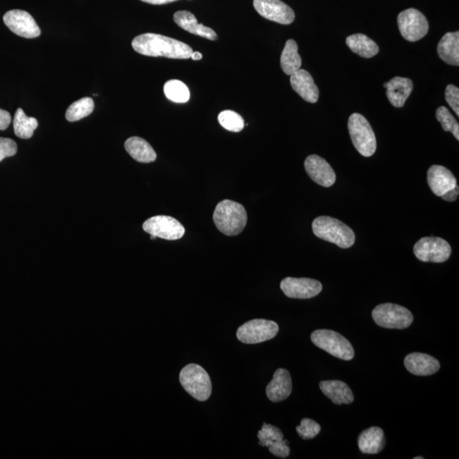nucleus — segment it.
I'll list each match as a JSON object with an SVG mask.
<instances>
[{"mask_svg":"<svg viewBox=\"0 0 459 459\" xmlns=\"http://www.w3.org/2000/svg\"><path fill=\"white\" fill-rule=\"evenodd\" d=\"M132 47L140 55L162 56L171 59H189L193 52L187 44L156 34H144L135 37L132 41Z\"/></svg>","mask_w":459,"mask_h":459,"instance_id":"1","label":"nucleus"},{"mask_svg":"<svg viewBox=\"0 0 459 459\" xmlns=\"http://www.w3.org/2000/svg\"><path fill=\"white\" fill-rule=\"evenodd\" d=\"M214 222L218 230L226 235H237L247 225V214L245 208L237 202L223 200L214 212Z\"/></svg>","mask_w":459,"mask_h":459,"instance_id":"2","label":"nucleus"},{"mask_svg":"<svg viewBox=\"0 0 459 459\" xmlns=\"http://www.w3.org/2000/svg\"><path fill=\"white\" fill-rule=\"evenodd\" d=\"M312 230L318 238L336 244L341 249H349L355 241L354 231L345 223L332 217H317L312 223Z\"/></svg>","mask_w":459,"mask_h":459,"instance_id":"3","label":"nucleus"},{"mask_svg":"<svg viewBox=\"0 0 459 459\" xmlns=\"http://www.w3.org/2000/svg\"><path fill=\"white\" fill-rule=\"evenodd\" d=\"M180 382L185 391L200 402H205L212 393V383L204 367L188 364L180 374Z\"/></svg>","mask_w":459,"mask_h":459,"instance_id":"4","label":"nucleus"},{"mask_svg":"<svg viewBox=\"0 0 459 459\" xmlns=\"http://www.w3.org/2000/svg\"><path fill=\"white\" fill-rule=\"evenodd\" d=\"M348 129L354 147L363 157L373 156L377 149V140L370 123L359 114L350 116Z\"/></svg>","mask_w":459,"mask_h":459,"instance_id":"5","label":"nucleus"},{"mask_svg":"<svg viewBox=\"0 0 459 459\" xmlns=\"http://www.w3.org/2000/svg\"><path fill=\"white\" fill-rule=\"evenodd\" d=\"M314 345L330 355L344 361H350L355 357L353 345L341 333L332 330L319 329L312 333Z\"/></svg>","mask_w":459,"mask_h":459,"instance_id":"6","label":"nucleus"},{"mask_svg":"<svg viewBox=\"0 0 459 459\" xmlns=\"http://www.w3.org/2000/svg\"><path fill=\"white\" fill-rule=\"evenodd\" d=\"M376 324L384 329H405L410 326L413 316L409 310L398 305H379L372 313Z\"/></svg>","mask_w":459,"mask_h":459,"instance_id":"7","label":"nucleus"},{"mask_svg":"<svg viewBox=\"0 0 459 459\" xmlns=\"http://www.w3.org/2000/svg\"><path fill=\"white\" fill-rule=\"evenodd\" d=\"M279 331L276 322L264 319L247 322L237 331V338L244 344H259L275 338Z\"/></svg>","mask_w":459,"mask_h":459,"instance_id":"8","label":"nucleus"},{"mask_svg":"<svg viewBox=\"0 0 459 459\" xmlns=\"http://www.w3.org/2000/svg\"><path fill=\"white\" fill-rule=\"evenodd\" d=\"M417 259L423 262L443 263L450 258L452 247L441 238H423L413 247Z\"/></svg>","mask_w":459,"mask_h":459,"instance_id":"9","label":"nucleus"},{"mask_svg":"<svg viewBox=\"0 0 459 459\" xmlns=\"http://www.w3.org/2000/svg\"><path fill=\"white\" fill-rule=\"evenodd\" d=\"M397 23L400 35L409 42H416L423 39L429 32L427 19L422 12L413 8L400 12Z\"/></svg>","mask_w":459,"mask_h":459,"instance_id":"10","label":"nucleus"},{"mask_svg":"<svg viewBox=\"0 0 459 459\" xmlns=\"http://www.w3.org/2000/svg\"><path fill=\"white\" fill-rule=\"evenodd\" d=\"M143 230L151 235L169 241L180 239L185 235V227L176 219L167 216H157L144 222Z\"/></svg>","mask_w":459,"mask_h":459,"instance_id":"11","label":"nucleus"},{"mask_svg":"<svg viewBox=\"0 0 459 459\" xmlns=\"http://www.w3.org/2000/svg\"><path fill=\"white\" fill-rule=\"evenodd\" d=\"M4 23L16 35L26 39L38 38L41 30L36 20L28 12L12 10L4 16Z\"/></svg>","mask_w":459,"mask_h":459,"instance_id":"12","label":"nucleus"},{"mask_svg":"<svg viewBox=\"0 0 459 459\" xmlns=\"http://www.w3.org/2000/svg\"><path fill=\"white\" fill-rule=\"evenodd\" d=\"M284 295L291 299L307 300L316 297L322 290L319 281L311 279H284L280 284Z\"/></svg>","mask_w":459,"mask_h":459,"instance_id":"13","label":"nucleus"},{"mask_svg":"<svg viewBox=\"0 0 459 459\" xmlns=\"http://www.w3.org/2000/svg\"><path fill=\"white\" fill-rule=\"evenodd\" d=\"M254 7L260 16L271 22L289 25L295 19L292 8L281 0H254Z\"/></svg>","mask_w":459,"mask_h":459,"instance_id":"14","label":"nucleus"},{"mask_svg":"<svg viewBox=\"0 0 459 459\" xmlns=\"http://www.w3.org/2000/svg\"><path fill=\"white\" fill-rule=\"evenodd\" d=\"M306 173L317 184L330 188L336 181V175L331 165L318 155H310L305 161Z\"/></svg>","mask_w":459,"mask_h":459,"instance_id":"15","label":"nucleus"},{"mask_svg":"<svg viewBox=\"0 0 459 459\" xmlns=\"http://www.w3.org/2000/svg\"><path fill=\"white\" fill-rule=\"evenodd\" d=\"M427 180L429 188L437 197L443 196L458 185L453 173L441 165H433L429 169Z\"/></svg>","mask_w":459,"mask_h":459,"instance_id":"16","label":"nucleus"},{"mask_svg":"<svg viewBox=\"0 0 459 459\" xmlns=\"http://www.w3.org/2000/svg\"><path fill=\"white\" fill-rule=\"evenodd\" d=\"M292 388L290 374L286 369H279L275 372L271 381L268 384L267 395L271 402H283L291 395Z\"/></svg>","mask_w":459,"mask_h":459,"instance_id":"17","label":"nucleus"},{"mask_svg":"<svg viewBox=\"0 0 459 459\" xmlns=\"http://www.w3.org/2000/svg\"><path fill=\"white\" fill-rule=\"evenodd\" d=\"M290 84L293 90L305 102L316 103L318 101L319 90H318L311 74L305 70L300 69L292 74Z\"/></svg>","mask_w":459,"mask_h":459,"instance_id":"18","label":"nucleus"},{"mask_svg":"<svg viewBox=\"0 0 459 459\" xmlns=\"http://www.w3.org/2000/svg\"><path fill=\"white\" fill-rule=\"evenodd\" d=\"M408 372L417 376H429L439 371L440 362L432 355L424 353L408 354L404 360Z\"/></svg>","mask_w":459,"mask_h":459,"instance_id":"19","label":"nucleus"},{"mask_svg":"<svg viewBox=\"0 0 459 459\" xmlns=\"http://www.w3.org/2000/svg\"><path fill=\"white\" fill-rule=\"evenodd\" d=\"M173 20L175 23L184 29L185 31L190 32V34L200 36L209 40H217L218 36L216 32L212 28L205 27L204 25L198 23L197 20L191 12L187 11H177L173 15Z\"/></svg>","mask_w":459,"mask_h":459,"instance_id":"20","label":"nucleus"},{"mask_svg":"<svg viewBox=\"0 0 459 459\" xmlns=\"http://www.w3.org/2000/svg\"><path fill=\"white\" fill-rule=\"evenodd\" d=\"M387 97L395 107H403L413 90V82L407 78L395 77L387 82Z\"/></svg>","mask_w":459,"mask_h":459,"instance_id":"21","label":"nucleus"},{"mask_svg":"<svg viewBox=\"0 0 459 459\" xmlns=\"http://www.w3.org/2000/svg\"><path fill=\"white\" fill-rule=\"evenodd\" d=\"M321 391L334 404H350L354 402V394L350 388L340 380H328L319 384Z\"/></svg>","mask_w":459,"mask_h":459,"instance_id":"22","label":"nucleus"},{"mask_svg":"<svg viewBox=\"0 0 459 459\" xmlns=\"http://www.w3.org/2000/svg\"><path fill=\"white\" fill-rule=\"evenodd\" d=\"M386 445V438L382 429L370 427L360 434L358 446L365 454H377L382 452Z\"/></svg>","mask_w":459,"mask_h":459,"instance_id":"23","label":"nucleus"},{"mask_svg":"<svg viewBox=\"0 0 459 459\" xmlns=\"http://www.w3.org/2000/svg\"><path fill=\"white\" fill-rule=\"evenodd\" d=\"M126 150L139 163L149 164L157 159V153L146 140L137 136L128 139L125 143Z\"/></svg>","mask_w":459,"mask_h":459,"instance_id":"24","label":"nucleus"},{"mask_svg":"<svg viewBox=\"0 0 459 459\" xmlns=\"http://www.w3.org/2000/svg\"><path fill=\"white\" fill-rule=\"evenodd\" d=\"M438 55L446 63L459 65V32H448L441 39L437 47Z\"/></svg>","mask_w":459,"mask_h":459,"instance_id":"25","label":"nucleus"},{"mask_svg":"<svg viewBox=\"0 0 459 459\" xmlns=\"http://www.w3.org/2000/svg\"><path fill=\"white\" fill-rule=\"evenodd\" d=\"M346 44L353 52L364 58H372L379 51L378 44L362 34L353 35L346 39Z\"/></svg>","mask_w":459,"mask_h":459,"instance_id":"26","label":"nucleus"},{"mask_svg":"<svg viewBox=\"0 0 459 459\" xmlns=\"http://www.w3.org/2000/svg\"><path fill=\"white\" fill-rule=\"evenodd\" d=\"M298 51L299 47L295 41L288 39L281 56V68L287 75L291 76L301 68L302 60Z\"/></svg>","mask_w":459,"mask_h":459,"instance_id":"27","label":"nucleus"},{"mask_svg":"<svg viewBox=\"0 0 459 459\" xmlns=\"http://www.w3.org/2000/svg\"><path fill=\"white\" fill-rule=\"evenodd\" d=\"M13 125L16 135L20 139L27 140L34 135L39 123L36 118L27 117L22 109H18L16 111Z\"/></svg>","mask_w":459,"mask_h":459,"instance_id":"28","label":"nucleus"},{"mask_svg":"<svg viewBox=\"0 0 459 459\" xmlns=\"http://www.w3.org/2000/svg\"><path fill=\"white\" fill-rule=\"evenodd\" d=\"M94 103L92 98L85 97L73 102L66 113V118L69 122L80 121L93 113Z\"/></svg>","mask_w":459,"mask_h":459,"instance_id":"29","label":"nucleus"},{"mask_svg":"<svg viewBox=\"0 0 459 459\" xmlns=\"http://www.w3.org/2000/svg\"><path fill=\"white\" fill-rule=\"evenodd\" d=\"M165 96L171 102L185 103L189 101L190 91L188 87L180 80H169L164 85Z\"/></svg>","mask_w":459,"mask_h":459,"instance_id":"30","label":"nucleus"},{"mask_svg":"<svg viewBox=\"0 0 459 459\" xmlns=\"http://www.w3.org/2000/svg\"><path fill=\"white\" fill-rule=\"evenodd\" d=\"M218 121L224 129L235 133L242 131L245 126L242 116L231 110L221 111L218 116Z\"/></svg>","mask_w":459,"mask_h":459,"instance_id":"31","label":"nucleus"},{"mask_svg":"<svg viewBox=\"0 0 459 459\" xmlns=\"http://www.w3.org/2000/svg\"><path fill=\"white\" fill-rule=\"evenodd\" d=\"M259 444L268 448L276 441L284 439L282 431L274 425L264 424L258 432Z\"/></svg>","mask_w":459,"mask_h":459,"instance_id":"32","label":"nucleus"},{"mask_svg":"<svg viewBox=\"0 0 459 459\" xmlns=\"http://www.w3.org/2000/svg\"><path fill=\"white\" fill-rule=\"evenodd\" d=\"M436 118L441 123L442 129L452 132L454 137L459 140V125L449 110L445 106H440L436 110Z\"/></svg>","mask_w":459,"mask_h":459,"instance_id":"33","label":"nucleus"},{"mask_svg":"<svg viewBox=\"0 0 459 459\" xmlns=\"http://www.w3.org/2000/svg\"><path fill=\"white\" fill-rule=\"evenodd\" d=\"M296 431L302 439L310 440L321 432V426L316 421L304 419L301 420L300 425L297 426Z\"/></svg>","mask_w":459,"mask_h":459,"instance_id":"34","label":"nucleus"},{"mask_svg":"<svg viewBox=\"0 0 459 459\" xmlns=\"http://www.w3.org/2000/svg\"><path fill=\"white\" fill-rule=\"evenodd\" d=\"M18 152V145L13 140L0 137V162L6 158L13 157Z\"/></svg>","mask_w":459,"mask_h":459,"instance_id":"35","label":"nucleus"},{"mask_svg":"<svg viewBox=\"0 0 459 459\" xmlns=\"http://www.w3.org/2000/svg\"><path fill=\"white\" fill-rule=\"evenodd\" d=\"M445 97L446 102L452 107V109L459 116V90L458 87L449 85L446 87Z\"/></svg>","mask_w":459,"mask_h":459,"instance_id":"36","label":"nucleus"},{"mask_svg":"<svg viewBox=\"0 0 459 459\" xmlns=\"http://www.w3.org/2000/svg\"><path fill=\"white\" fill-rule=\"evenodd\" d=\"M268 448L271 453L280 458H286L290 454V448L287 440L276 441Z\"/></svg>","mask_w":459,"mask_h":459,"instance_id":"37","label":"nucleus"},{"mask_svg":"<svg viewBox=\"0 0 459 459\" xmlns=\"http://www.w3.org/2000/svg\"><path fill=\"white\" fill-rule=\"evenodd\" d=\"M11 123V116L7 111L0 109V130H6Z\"/></svg>","mask_w":459,"mask_h":459,"instance_id":"38","label":"nucleus"},{"mask_svg":"<svg viewBox=\"0 0 459 459\" xmlns=\"http://www.w3.org/2000/svg\"><path fill=\"white\" fill-rule=\"evenodd\" d=\"M458 192H459V188H458V185H457L456 188L445 193L443 196H441L442 200L448 202L456 201L458 197Z\"/></svg>","mask_w":459,"mask_h":459,"instance_id":"39","label":"nucleus"},{"mask_svg":"<svg viewBox=\"0 0 459 459\" xmlns=\"http://www.w3.org/2000/svg\"><path fill=\"white\" fill-rule=\"evenodd\" d=\"M142 2L151 4V5H166V4L177 1V0H142Z\"/></svg>","mask_w":459,"mask_h":459,"instance_id":"40","label":"nucleus"},{"mask_svg":"<svg viewBox=\"0 0 459 459\" xmlns=\"http://www.w3.org/2000/svg\"><path fill=\"white\" fill-rule=\"evenodd\" d=\"M191 58L193 61H200L202 58V55L200 52H192Z\"/></svg>","mask_w":459,"mask_h":459,"instance_id":"41","label":"nucleus"},{"mask_svg":"<svg viewBox=\"0 0 459 459\" xmlns=\"http://www.w3.org/2000/svg\"><path fill=\"white\" fill-rule=\"evenodd\" d=\"M423 458H424L423 457H416V458H415V459H423Z\"/></svg>","mask_w":459,"mask_h":459,"instance_id":"42","label":"nucleus"},{"mask_svg":"<svg viewBox=\"0 0 459 459\" xmlns=\"http://www.w3.org/2000/svg\"><path fill=\"white\" fill-rule=\"evenodd\" d=\"M156 238H157L154 237V235H152V237H151V239H152V240H154V239H156Z\"/></svg>","mask_w":459,"mask_h":459,"instance_id":"43","label":"nucleus"}]
</instances>
